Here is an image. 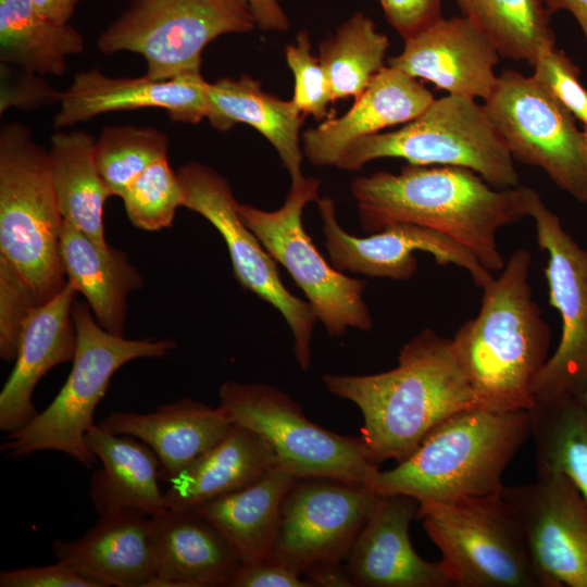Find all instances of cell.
I'll return each instance as SVG.
<instances>
[{"instance_id":"cell-1","label":"cell","mask_w":587,"mask_h":587,"mask_svg":"<svg viewBox=\"0 0 587 587\" xmlns=\"http://www.w3.org/2000/svg\"><path fill=\"white\" fill-rule=\"evenodd\" d=\"M527 187L499 189L469 168L408 164L398 174L358 176L351 192L364 232L395 223L427 227L459 242L485 268L500 272L505 263L497 234L527 216Z\"/></svg>"},{"instance_id":"cell-2","label":"cell","mask_w":587,"mask_h":587,"mask_svg":"<svg viewBox=\"0 0 587 587\" xmlns=\"http://www.w3.org/2000/svg\"><path fill=\"white\" fill-rule=\"evenodd\" d=\"M323 383L359 408L360 437L378 465L405 460L442 421L479 409L451 338L430 328L401 347L395 369L369 375L325 374Z\"/></svg>"},{"instance_id":"cell-3","label":"cell","mask_w":587,"mask_h":587,"mask_svg":"<svg viewBox=\"0 0 587 587\" xmlns=\"http://www.w3.org/2000/svg\"><path fill=\"white\" fill-rule=\"evenodd\" d=\"M532 254L515 250L483 289L478 314L451 338L479 405L497 412L530 410L534 384L549 359L550 327L533 299Z\"/></svg>"},{"instance_id":"cell-4","label":"cell","mask_w":587,"mask_h":587,"mask_svg":"<svg viewBox=\"0 0 587 587\" xmlns=\"http://www.w3.org/2000/svg\"><path fill=\"white\" fill-rule=\"evenodd\" d=\"M529 436V410H463L437 425L397 466L379 471L369 488L417 501L497 492L504 486L508 464Z\"/></svg>"},{"instance_id":"cell-5","label":"cell","mask_w":587,"mask_h":587,"mask_svg":"<svg viewBox=\"0 0 587 587\" xmlns=\"http://www.w3.org/2000/svg\"><path fill=\"white\" fill-rule=\"evenodd\" d=\"M76 351L67 379L51 403L25 424L8 433L1 451L21 459L39 451L68 455L87 469L97 457L86 445L93 413L114 373L132 360L162 358L176 347L171 339H126L99 325L88 303L75 301Z\"/></svg>"},{"instance_id":"cell-6","label":"cell","mask_w":587,"mask_h":587,"mask_svg":"<svg viewBox=\"0 0 587 587\" xmlns=\"http://www.w3.org/2000/svg\"><path fill=\"white\" fill-rule=\"evenodd\" d=\"M63 217L52 183L49 151L32 129L5 123L0 130V257L41 305L67 283L61 259Z\"/></svg>"},{"instance_id":"cell-7","label":"cell","mask_w":587,"mask_h":587,"mask_svg":"<svg viewBox=\"0 0 587 587\" xmlns=\"http://www.w3.org/2000/svg\"><path fill=\"white\" fill-rule=\"evenodd\" d=\"M416 519L453 587H541L521 521L497 492L417 501Z\"/></svg>"},{"instance_id":"cell-8","label":"cell","mask_w":587,"mask_h":587,"mask_svg":"<svg viewBox=\"0 0 587 587\" xmlns=\"http://www.w3.org/2000/svg\"><path fill=\"white\" fill-rule=\"evenodd\" d=\"M382 158H399L409 164L458 166L477 173L495 188L519 186L514 160L484 104L448 95L434 102L416 118L396 130L357 140L336 166L359 171Z\"/></svg>"},{"instance_id":"cell-9","label":"cell","mask_w":587,"mask_h":587,"mask_svg":"<svg viewBox=\"0 0 587 587\" xmlns=\"http://www.w3.org/2000/svg\"><path fill=\"white\" fill-rule=\"evenodd\" d=\"M220 407L233 425L261 436L277 466L298 478H330L369 487L379 465L361 437L344 436L310 421L286 392L265 384L228 380L218 390Z\"/></svg>"},{"instance_id":"cell-10","label":"cell","mask_w":587,"mask_h":587,"mask_svg":"<svg viewBox=\"0 0 587 587\" xmlns=\"http://www.w3.org/2000/svg\"><path fill=\"white\" fill-rule=\"evenodd\" d=\"M255 26L243 0H132L97 47L104 54H140L147 76L168 79L200 72L202 51L217 37Z\"/></svg>"},{"instance_id":"cell-11","label":"cell","mask_w":587,"mask_h":587,"mask_svg":"<svg viewBox=\"0 0 587 587\" xmlns=\"http://www.w3.org/2000/svg\"><path fill=\"white\" fill-rule=\"evenodd\" d=\"M320 185L319 179L303 176L291 182L279 209L264 211L238 203L237 210L246 226L303 291L330 337H341L348 328L369 332L373 320L364 300L366 282L329 265L303 227V210L320 198Z\"/></svg>"},{"instance_id":"cell-12","label":"cell","mask_w":587,"mask_h":587,"mask_svg":"<svg viewBox=\"0 0 587 587\" xmlns=\"http://www.w3.org/2000/svg\"><path fill=\"white\" fill-rule=\"evenodd\" d=\"M513 160L542 170L563 191L587 204V142L574 115L533 76L498 75L484 103Z\"/></svg>"},{"instance_id":"cell-13","label":"cell","mask_w":587,"mask_h":587,"mask_svg":"<svg viewBox=\"0 0 587 587\" xmlns=\"http://www.w3.org/2000/svg\"><path fill=\"white\" fill-rule=\"evenodd\" d=\"M526 205L537 243L548 254L549 300L562 323L558 348L535 380V404L576 400L587 386V250L564 230L559 216L530 187Z\"/></svg>"},{"instance_id":"cell-14","label":"cell","mask_w":587,"mask_h":587,"mask_svg":"<svg viewBox=\"0 0 587 587\" xmlns=\"http://www.w3.org/2000/svg\"><path fill=\"white\" fill-rule=\"evenodd\" d=\"M177 174L184 189L183 207L203 216L221 234L239 285L282 314L294 337L297 362L307 371L311 366L312 335L317 321L312 305L286 288L277 262L240 218L238 202L223 176L199 162L183 165Z\"/></svg>"},{"instance_id":"cell-15","label":"cell","mask_w":587,"mask_h":587,"mask_svg":"<svg viewBox=\"0 0 587 587\" xmlns=\"http://www.w3.org/2000/svg\"><path fill=\"white\" fill-rule=\"evenodd\" d=\"M379 495L330 478H298L287 492L273 559L299 574L325 561L347 560Z\"/></svg>"},{"instance_id":"cell-16","label":"cell","mask_w":587,"mask_h":587,"mask_svg":"<svg viewBox=\"0 0 587 587\" xmlns=\"http://www.w3.org/2000/svg\"><path fill=\"white\" fill-rule=\"evenodd\" d=\"M541 587H587V501L567 475L537 466L535 482L503 486Z\"/></svg>"},{"instance_id":"cell-17","label":"cell","mask_w":587,"mask_h":587,"mask_svg":"<svg viewBox=\"0 0 587 587\" xmlns=\"http://www.w3.org/2000/svg\"><path fill=\"white\" fill-rule=\"evenodd\" d=\"M323 222L325 247L332 265L340 272L394 280L410 279L417 270L415 251L432 254L438 265L465 270L474 284L484 288L492 274L463 246L434 229L410 223H395L367 237L346 232L336 216L330 197L316 201Z\"/></svg>"},{"instance_id":"cell-18","label":"cell","mask_w":587,"mask_h":587,"mask_svg":"<svg viewBox=\"0 0 587 587\" xmlns=\"http://www.w3.org/2000/svg\"><path fill=\"white\" fill-rule=\"evenodd\" d=\"M499 58L490 39L469 18L441 16L405 39L388 65L449 95L485 101L498 80Z\"/></svg>"},{"instance_id":"cell-19","label":"cell","mask_w":587,"mask_h":587,"mask_svg":"<svg viewBox=\"0 0 587 587\" xmlns=\"http://www.w3.org/2000/svg\"><path fill=\"white\" fill-rule=\"evenodd\" d=\"M208 82L200 72L168 79L109 77L99 70L79 72L62 92L53 120L58 130L97 115L139 109H163L177 123L198 124L207 114Z\"/></svg>"},{"instance_id":"cell-20","label":"cell","mask_w":587,"mask_h":587,"mask_svg":"<svg viewBox=\"0 0 587 587\" xmlns=\"http://www.w3.org/2000/svg\"><path fill=\"white\" fill-rule=\"evenodd\" d=\"M52 551L96 587H151L160 566L152 516L137 510L102 515L78 539L54 540Z\"/></svg>"},{"instance_id":"cell-21","label":"cell","mask_w":587,"mask_h":587,"mask_svg":"<svg viewBox=\"0 0 587 587\" xmlns=\"http://www.w3.org/2000/svg\"><path fill=\"white\" fill-rule=\"evenodd\" d=\"M417 508L413 497L379 495L346 560L355 586H451L439 561L423 559L411 544L409 526Z\"/></svg>"},{"instance_id":"cell-22","label":"cell","mask_w":587,"mask_h":587,"mask_svg":"<svg viewBox=\"0 0 587 587\" xmlns=\"http://www.w3.org/2000/svg\"><path fill=\"white\" fill-rule=\"evenodd\" d=\"M434 100L416 78L384 66L344 115L330 117L302 134L303 154L314 165L336 166L357 140L416 118Z\"/></svg>"},{"instance_id":"cell-23","label":"cell","mask_w":587,"mask_h":587,"mask_svg":"<svg viewBox=\"0 0 587 587\" xmlns=\"http://www.w3.org/2000/svg\"><path fill=\"white\" fill-rule=\"evenodd\" d=\"M77 290L67 282L48 302L38 307L23 330L14 366L0 392V429L14 432L37 415L33 392L54 366L73 362L76 328L73 305Z\"/></svg>"},{"instance_id":"cell-24","label":"cell","mask_w":587,"mask_h":587,"mask_svg":"<svg viewBox=\"0 0 587 587\" xmlns=\"http://www.w3.org/2000/svg\"><path fill=\"white\" fill-rule=\"evenodd\" d=\"M98 426L151 447L160 461V479L167 483L224 438L233 423L222 407L184 398L145 414L113 411Z\"/></svg>"},{"instance_id":"cell-25","label":"cell","mask_w":587,"mask_h":587,"mask_svg":"<svg viewBox=\"0 0 587 587\" xmlns=\"http://www.w3.org/2000/svg\"><path fill=\"white\" fill-rule=\"evenodd\" d=\"M160 566L151 587H229L242 565L225 535L193 510L153 515Z\"/></svg>"},{"instance_id":"cell-26","label":"cell","mask_w":587,"mask_h":587,"mask_svg":"<svg viewBox=\"0 0 587 587\" xmlns=\"http://www.w3.org/2000/svg\"><path fill=\"white\" fill-rule=\"evenodd\" d=\"M86 445L102 464L90 478V500L100 516L124 510L153 516L168 509L159 487L160 461L151 447L96 424L86 434Z\"/></svg>"},{"instance_id":"cell-27","label":"cell","mask_w":587,"mask_h":587,"mask_svg":"<svg viewBox=\"0 0 587 587\" xmlns=\"http://www.w3.org/2000/svg\"><path fill=\"white\" fill-rule=\"evenodd\" d=\"M205 118L218 132L239 123L258 130L276 149L291 182L303 177L300 129L303 116L292 100H283L262 89L248 75L224 77L208 84Z\"/></svg>"},{"instance_id":"cell-28","label":"cell","mask_w":587,"mask_h":587,"mask_svg":"<svg viewBox=\"0 0 587 587\" xmlns=\"http://www.w3.org/2000/svg\"><path fill=\"white\" fill-rule=\"evenodd\" d=\"M277 465L271 446L254 432L233 425L227 435L171 478L170 509L190 510L242 489Z\"/></svg>"},{"instance_id":"cell-29","label":"cell","mask_w":587,"mask_h":587,"mask_svg":"<svg viewBox=\"0 0 587 587\" xmlns=\"http://www.w3.org/2000/svg\"><path fill=\"white\" fill-rule=\"evenodd\" d=\"M60 250L67 282L86 298L99 325L123 336L127 297L143 286L127 254L111 246H98L65 220Z\"/></svg>"},{"instance_id":"cell-30","label":"cell","mask_w":587,"mask_h":587,"mask_svg":"<svg viewBox=\"0 0 587 587\" xmlns=\"http://www.w3.org/2000/svg\"><path fill=\"white\" fill-rule=\"evenodd\" d=\"M297 479L276 465L249 486L190 510L225 535L242 564L257 563L274 553L283 501Z\"/></svg>"},{"instance_id":"cell-31","label":"cell","mask_w":587,"mask_h":587,"mask_svg":"<svg viewBox=\"0 0 587 587\" xmlns=\"http://www.w3.org/2000/svg\"><path fill=\"white\" fill-rule=\"evenodd\" d=\"M52 183L63 220L108 248L103 207L111 192L95 162L96 139L85 130L58 132L50 139Z\"/></svg>"},{"instance_id":"cell-32","label":"cell","mask_w":587,"mask_h":587,"mask_svg":"<svg viewBox=\"0 0 587 587\" xmlns=\"http://www.w3.org/2000/svg\"><path fill=\"white\" fill-rule=\"evenodd\" d=\"M85 49L72 25L43 16L32 0H0V60L39 76H61L67 58Z\"/></svg>"},{"instance_id":"cell-33","label":"cell","mask_w":587,"mask_h":587,"mask_svg":"<svg viewBox=\"0 0 587 587\" xmlns=\"http://www.w3.org/2000/svg\"><path fill=\"white\" fill-rule=\"evenodd\" d=\"M462 16L494 43L500 57L533 67L538 52L555 46L551 17L554 0H457Z\"/></svg>"},{"instance_id":"cell-34","label":"cell","mask_w":587,"mask_h":587,"mask_svg":"<svg viewBox=\"0 0 587 587\" xmlns=\"http://www.w3.org/2000/svg\"><path fill=\"white\" fill-rule=\"evenodd\" d=\"M389 40L362 12L353 14L320 45L319 60L334 101L358 98L385 66Z\"/></svg>"},{"instance_id":"cell-35","label":"cell","mask_w":587,"mask_h":587,"mask_svg":"<svg viewBox=\"0 0 587 587\" xmlns=\"http://www.w3.org/2000/svg\"><path fill=\"white\" fill-rule=\"evenodd\" d=\"M529 411L536 465L567 475L587 501V413L575 399Z\"/></svg>"},{"instance_id":"cell-36","label":"cell","mask_w":587,"mask_h":587,"mask_svg":"<svg viewBox=\"0 0 587 587\" xmlns=\"http://www.w3.org/2000/svg\"><path fill=\"white\" fill-rule=\"evenodd\" d=\"M168 147L167 135L153 126H107L96 139L95 162L111 195L121 198L148 166L167 157Z\"/></svg>"},{"instance_id":"cell-37","label":"cell","mask_w":587,"mask_h":587,"mask_svg":"<svg viewBox=\"0 0 587 587\" xmlns=\"http://www.w3.org/2000/svg\"><path fill=\"white\" fill-rule=\"evenodd\" d=\"M121 199L135 227L154 232L172 225L176 210L183 207L184 189L166 157L148 166Z\"/></svg>"},{"instance_id":"cell-38","label":"cell","mask_w":587,"mask_h":587,"mask_svg":"<svg viewBox=\"0 0 587 587\" xmlns=\"http://www.w3.org/2000/svg\"><path fill=\"white\" fill-rule=\"evenodd\" d=\"M285 59L295 77L291 100L298 111L317 121L330 118L329 104L335 101L329 80L319 58L312 53L311 40L305 30L298 33L295 43L286 46Z\"/></svg>"},{"instance_id":"cell-39","label":"cell","mask_w":587,"mask_h":587,"mask_svg":"<svg viewBox=\"0 0 587 587\" xmlns=\"http://www.w3.org/2000/svg\"><path fill=\"white\" fill-rule=\"evenodd\" d=\"M40 307L14 267L0 257V357L14 361L25 325Z\"/></svg>"},{"instance_id":"cell-40","label":"cell","mask_w":587,"mask_h":587,"mask_svg":"<svg viewBox=\"0 0 587 587\" xmlns=\"http://www.w3.org/2000/svg\"><path fill=\"white\" fill-rule=\"evenodd\" d=\"M536 80L574 115L587 125V89L579 79L580 71L557 46L546 47L538 52L533 65Z\"/></svg>"},{"instance_id":"cell-41","label":"cell","mask_w":587,"mask_h":587,"mask_svg":"<svg viewBox=\"0 0 587 587\" xmlns=\"http://www.w3.org/2000/svg\"><path fill=\"white\" fill-rule=\"evenodd\" d=\"M1 587H96L67 564L28 566L0 573Z\"/></svg>"},{"instance_id":"cell-42","label":"cell","mask_w":587,"mask_h":587,"mask_svg":"<svg viewBox=\"0 0 587 587\" xmlns=\"http://www.w3.org/2000/svg\"><path fill=\"white\" fill-rule=\"evenodd\" d=\"M388 24L403 38L414 36L441 15V0H378Z\"/></svg>"},{"instance_id":"cell-43","label":"cell","mask_w":587,"mask_h":587,"mask_svg":"<svg viewBox=\"0 0 587 587\" xmlns=\"http://www.w3.org/2000/svg\"><path fill=\"white\" fill-rule=\"evenodd\" d=\"M229 587H313L301 574L270 558L242 564Z\"/></svg>"},{"instance_id":"cell-44","label":"cell","mask_w":587,"mask_h":587,"mask_svg":"<svg viewBox=\"0 0 587 587\" xmlns=\"http://www.w3.org/2000/svg\"><path fill=\"white\" fill-rule=\"evenodd\" d=\"M13 87H2L0 110L7 111L10 105L22 108H38L45 104L61 102L62 92L53 89L36 74L24 71V75L15 82Z\"/></svg>"},{"instance_id":"cell-45","label":"cell","mask_w":587,"mask_h":587,"mask_svg":"<svg viewBox=\"0 0 587 587\" xmlns=\"http://www.w3.org/2000/svg\"><path fill=\"white\" fill-rule=\"evenodd\" d=\"M302 576L313 587H352L355 586L347 565L340 561H325L310 566Z\"/></svg>"},{"instance_id":"cell-46","label":"cell","mask_w":587,"mask_h":587,"mask_svg":"<svg viewBox=\"0 0 587 587\" xmlns=\"http://www.w3.org/2000/svg\"><path fill=\"white\" fill-rule=\"evenodd\" d=\"M250 8L255 25L263 32H286L289 20L278 0H243Z\"/></svg>"},{"instance_id":"cell-47","label":"cell","mask_w":587,"mask_h":587,"mask_svg":"<svg viewBox=\"0 0 587 587\" xmlns=\"http://www.w3.org/2000/svg\"><path fill=\"white\" fill-rule=\"evenodd\" d=\"M34 7L46 17L67 24L82 0H32Z\"/></svg>"},{"instance_id":"cell-48","label":"cell","mask_w":587,"mask_h":587,"mask_svg":"<svg viewBox=\"0 0 587 587\" xmlns=\"http://www.w3.org/2000/svg\"><path fill=\"white\" fill-rule=\"evenodd\" d=\"M554 3L557 11L571 12L587 40V0H554Z\"/></svg>"},{"instance_id":"cell-49","label":"cell","mask_w":587,"mask_h":587,"mask_svg":"<svg viewBox=\"0 0 587 587\" xmlns=\"http://www.w3.org/2000/svg\"><path fill=\"white\" fill-rule=\"evenodd\" d=\"M576 400L580 404V407L584 409V411L587 413V386Z\"/></svg>"},{"instance_id":"cell-50","label":"cell","mask_w":587,"mask_h":587,"mask_svg":"<svg viewBox=\"0 0 587 587\" xmlns=\"http://www.w3.org/2000/svg\"><path fill=\"white\" fill-rule=\"evenodd\" d=\"M584 136H585L586 142H587V125H585Z\"/></svg>"}]
</instances>
